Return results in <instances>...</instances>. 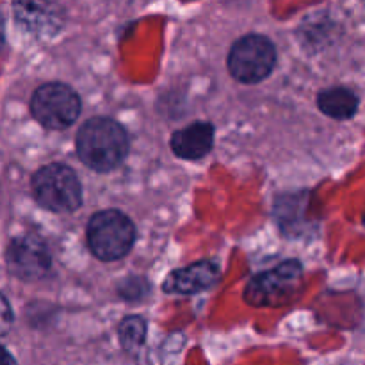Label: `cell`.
<instances>
[{"label": "cell", "mask_w": 365, "mask_h": 365, "mask_svg": "<svg viewBox=\"0 0 365 365\" xmlns=\"http://www.w3.org/2000/svg\"><path fill=\"white\" fill-rule=\"evenodd\" d=\"M277 64V48L262 34H246L234 43L228 53V70L242 84H257L269 77Z\"/></svg>", "instance_id": "obj_4"}, {"label": "cell", "mask_w": 365, "mask_h": 365, "mask_svg": "<svg viewBox=\"0 0 365 365\" xmlns=\"http://www.w3.org/2000/svg\"><path fill=\"white\" fill-rule=\"evenodd\" d=\"M2 41H4V34H2V24H0V46H2Z\"/></svg>", "instance_id": "obj_15"}, {"label": "cell", "mask_w": 365, "mask_h": 365, "mask_svg": "<svg viewBox=\"0 0 365 365\" xmlns=\"http://www.w3.org/2000/svg\"><path fill=\"white\" fill-rule=\"evenodd\" d=\"M135 241V227L120 210H100L88 223V245L93 255L114 262L127 255Z\"/></svg>", "instance_id": "obj_2"}, {"label": "cell", "mask_w": 365, "mask_h": 365, "mask_svg": "<svg viewBox=\"0 0 365 365\" xmlns=\"http://www.w3.org/2000/svg\"><path fill=\"white\" fill-rule=\"evenodd\" d=\"M128 153L127 130L110 118L86 121L77 134V155L89 170L107 173L120 166Z\"/></svg>", "instance_id": "obj_1"}, {"label": "cell", "mask_w": 365, "mask_h": 365, "mask_svg": "<svg viewBox=\"0 0 365 365\" xmlns=\"http://www.w3.org/2000/svg\"><path fill=\"white\" fill-rule=\"evenodd\" d=\"M7 269L20 280H39L52 269L48 246L36 235H20L13 239L6 252Z\"/></svg>", "instance_id": "obj_7"}, {"label": "cell", "mask_w": 365, "mask_h": 365, "mask_svg": "<svg viewBox=\"0 0 365 365\" xmlns=\"http://www.w3.org/2000/svg\"><path fill=\"white\" fill-rule=\"evenodd\" d=\"M81 96L63 82L43 84L31 100L32 116L50 130H63L73 125L81 116Z\"/></svg>", "instance_id": "obj_5"}, {"label": "cell", "mask_w": 365, "mask_h": 365, "mask_svg": "<svg viewBox=\"0 0 365 365\" xmlns=\"http://www.w3.org/2000/svg\"><path fill=\"white\" fill-rule=\"evenodd\" d=\"M317 106L323 110V114L334 120H349L355 116L359 109V96L353 89L337 86V88H328L321 91L317 96Z\"/></svg>", "instance_id": "obj_10"}, {"label": "cell", "mask_w": 365, "mask_h": 365, "mask_svg": "<svg viewBox=\"0 0 365 365\" xmlns=\"http://www.w3.org/2000/svg\"><path fill=\"white\" fill-rule=\"evenodd\" d=\"M302 273V264L298 260H287L273 271L255 274L246 285V303L253 307L285 305L299 289Z\"/></svg>", "instance_id": "obj_6"}, {"label": "cell", "mask_w": 365, "mask_h": 365, "mask_svg": "<svg viewBox=\"0 0 365 365\" xmlns=\"http://www.w3.org/2000/svg\"><path fill=\"white\" fill-rule=\"evenodd\" d=\"M220 277L221 269L216 260H200L168 274L163 289L170 294H196L212 287Z\"/></svg>", "instance_id": "obj_8"}, {"label": "cell", "mask_w": 365, "mask_h": 365, "mask_svg": "<svg viewBox=\"0 0 365 365\" xmlns=\"http://www.w3.org/2000/svg\"><path fill=\"white\" fill-rule=\"evenodd\" d=\"M120 342L127 351H138L146 339V323L139 316H128L120 323Z\"/></svg>", "instance_id": "obj_11"}, {"label": "cell", "mask_w": 365, "mask_h": 365, "mask_svg": "<svg viewBox=\"0 0 365 365\" xmlns=\"http://www.w3.org/2000/svg\"><path fill=\"white\" fill-rule=\"evenodd\" d=\"M13 310H11V305L7 303V299L0 294V335L7 334L13 324Z\"/></svg>", "instance_id": "obj_13"}, {"label": "cell", "mask_w": 365, "mask_h": 365, "mask_svg": "<svg viewBox=\"0 0 365 365\" xmlns=\"http://www.w3.org/2000/svg\"><path fill=\"white\" fill-rule=\"evenodd\" d=\"M32 192L43 209L57 214L73 212L82 203V185L71 168L46 164L32 177Z\"/></svg>", "instance_id": "obj_3"}, {"label": "cell", "mask_w": 365, "mask_h": 365, "mask_svg": "<svg viewBox=\"0 0 365 365\" xmlns=\"http://www.w3.org/2000/svg\"><path fill=\"white\" fill-rule=\"evenodd\" d=\"M214 125L209 121H196L171 135V150L185 160H198L212 150Z\"/></svg>", "instance_id": "obj_9"}, {"label": "cell", "mask_w": 365, "mask_h": 365, "mask_svg": "<svg viewBox=\"0 0 365 365\" xmlns=\"http://www.w3.org/2000/svg\"><path fill=\"white\" fill-rule=\"evenodd\" d=\"M120 296L127 302H135V299H141L148 294V284L146 280L139 277H132L128 280L121 282L120 289H118Z\"/></svg>", "instance_id": "obj_12"}, {"label": "cell", "mask_w": 365, "mask_h": 365, "mask_svg": "<svg viewBox=\"0 0 365 365\" xmlns=\"http://www.w3.org/2000/svg\"><path fill=\"white\" fill-rule=\"evenodd\" d=\"M0 365H14L11 355H7V353L4 351V348H0Z\"/></svg>", "instance_id": "obj_14"}]
</instances>
